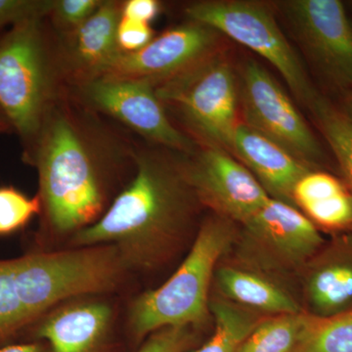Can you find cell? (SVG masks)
<instances>
[{
  "label": "cell",
  "mask_w": 352,
  "mask_h": 352,
  "mask_svg": "<svg viewBox=\"0 0 352 352\" xmlns=\"http://www.w3.org/2000/svg\"><path fill=\"white\" fill-rule=\"evenodd\" d=\"M200 208L184 161L135 152L131 182L94 226L69 239V245H113L127 271L159 270L193 243Z\"/></svg>",
  "instance_id": "6da1fadb"
},
{
  "label": "cell",
  "mask_w": 352,
  "mask_h": 352,
  "mask_svg": "<svg viewBox=\"0 0 352 352\" xmlns=\"http://www.w3.org/2000/svg\"><path fill=\"white\" fill-rule=\"evenodd\" d=\"M62 95L53 102L25 159L38 170L46 228L71 239L105 214L124 155L119 143L82 113V104L78 111V104Z\"/></svg>",
  "instance_id": "7a4b0ae2"
},
{
  "label": "cell",
  "mask_w": 352,
  "mask_h": 352,
  "mask_svg": "<svg viewBox=\"0 0 352 352\" xmlns=\"http://www.w3.org/2000/svg\"><path fill=\"white\" fill-rule=\"evenodd\" d=\"M126 272L108 245L0 259V349L58 305L116 291Z\"/></svg>",
  "instance_id": "3957f363"
},
{
  "label": "cell",
  "mask_w": 352,
  "mask_h": 352,
  "mask_svg": "<svg viewBox=\"0 0 352 352\" xmlns=\"http://www.w3.org/2000/svg\"><path fill=\"white\" fill-rule=\"evenodd\" d=\"M239 226L214 214L199 226L186 256L163 285L136 296L127 310V331L139 346L151 333L168 327L212 326L210 302L214 271L230 252Z\"/></svg>",
  "instance_id": "277c9868"
},
{
  "label": "cell",
  "mask_w": 352,
  "mask_h": 352,
  "mask_svg": "<svg viewBox=\"0 0 352 352\" xmlns=\"http://www.w3.org/2000/svg\"><path fill=\"white\" fill-rule=\"evenodd\" d=\"M62 76L43 20L14 25L0 34V109L19 134L25 155L36 144L60 92Z\"/></svg>",
  "instance_id": "5b68a950"
},
{
  "label": "cell",
  "mask_w": 352,
  "mask_h": 352,
  "mask_svg": "<svg viewBox=\"0 0 352 352\" xmlns=\"http://www.w3.org/2000/svg\"><path fill=\"white\" fill-rule=\"evenodd\" d=\"M155 87L164 108H173L204 147L219 148L231 154L241 124L239 82L223 52L217 51Z\"/></svg>",
  "instance_id": "8992f818"
},
{
  "label": "cell",
  "mask_w": 352,
  "mask_h": 352,
  "mask_svg": "<svg viewBox=\"0 0 352 352\" xmlns=\"http://www.w3.org/2000/svg\"><path fill=\"white\" fill-rule=\"evenodd\" d=\"M322 233L300 210L270 199L239 226L226 258L298 289L305 264L324 244Z\"/></svg>",
  "instance_id": "52a82bcc"
},
{
  "label": "cell",
  "mask_w": 352,
  "mask_h": 352,
  "mask_svg": "<svg viewBox=\"0 0 352 352\" xmlns=\"http://www.w3.org/2000/svg\"><path fill=\"white\" fill-rule=\"evenodd\" d=\"M185 13L190 21L208 25L263 57L307 109L319 94L267 4L252 0H204L188 4Z\"/></svg>",
  "instance_id": "ba28073f"
},
{
  "label": "cell",
  "mask_w": 352,
  "mask_h": 352,
  "mask_svg": "<svg viewBox=\"0 0 352 352\" xmlns=\"http://www.w3.org/2000/svg\"><path fill=\"white\" fill-rule=\"evenodd\" d=\"M241 122L293 155L312 170L325 161L318 139L282 85L256 60L238 74Z\"/></svg>",
  "instance_id": "9c48e42d"
},
{
  "label": "cell",
  "mask_w": 352,
  "mask_h": 352,
  "mask_svg": "<svg viewBox=\"0 0 352 352\" xmlns=\"http://www.w3.org/2000/svg\"><path fill=\"white\" fill-rule=\"evenodd\" d=\"M74 87L78 101L90 110L119 120L170 151L183 155L195 151L194 141L173 126L153 83L100 76Z\"/></svg>",
  "instance_id": "30bf717a"
},
{
  "label": "cell",
  "mask_w": 352,
  "mask_h": 352,
  "mask_svg": "<svg viewBox=\"0 0 352 352\" xmlns=\"http://www.w3.org/2000/svg\"><path fill=\"white\" fill-rule=\"evenodd\" d=\"M298 43L329 82L352 90V25L339 0H288L279 4Z\"/></svg>",
  "instance_id": "8fae6325"
},
{
  "label": "cell",
  "mask_w": 352,
  "mask_h": 352,
  "mask_svg": "<svg viewBox=\"0 0 352 352\" xmlns=\"http://www.w3.org/2000/svg\"><path fill=\"white\" fill-rule=\"evenodd\" d=\"M184 160L185 170L201 207L242 226L270 200L251 171L223 149L204 147Z\"/></svg>",
  "instance_id": "7c38bea8"
},
{
  "label": "cell",
  "mask_w": 352,
  "mask_h": 352,
  "mask_svg": "<svg viewBox=\"0 0 352 352\" xmlns=\"http://www.w3.org/2000/svg\"><path fill=\"white\" fill-rule=\"evenodd\" d=\"M220 36L208 25L189 21L153 38L142 50L120 53L101 76L146 80L157 87L219 51Z\"/></svg>",
  "instance_id": "4fadbf2b"
},
{
  "label": "cell",
  "mask_w": 352,
  "mask_h": 352,
  "mask_svg": "<svg viewBox=\"0 0 352 352\" xmlns=\"http://www.w3.org/2000/svg\"><path fill=\"white\" fill-rule=\"evenodd\" d=\"M97 296L53 308L34 325L32 340L45 342L50 352H115L113 308Z\"/></svg>",
  "instance_id": "5bb4252c"
},
{
  "label": "cell",
  "mask_w": 352,
  "mask_h": 352,
  "mask_svg": "<svg viewBox=\"0 0 352 352\" xmlns=\"http://www.w3.org/2000/svg\"><path fill=\"white\" fill-rule=\"evenodd\" d=\"M303 311L331 317L352 311V233L326 240L298 280Z\"/></svg>",
  "instance_id": "9a60e30c"
},
{
  "label": "cell",
  "mask_w": 352,
  "mask_h": 352,
  "mask_svg": "<svg viewBox=\"0 0 352 352\" xmlns=\"http://www.w3.org/2000/svg\"><path fill=\"white\" fill-rule=\"evenodd\" d=\"M122 3L103 1L75 31L63 34L57 50L63 78L76 85L99 78L120 53L117 41Z\"/></svg>",
  "instance_id": "2e32d148"
},
{
  "label": "cell",
  "mask_w": 352,
  "mask_h": 352,
  "mask_svg": "<svg viewBox=\"0 0 352 352\" xmlns=\"http://www.w3.org/2000/svg\"><path fill=\"white\" fill-rule=\"evenodd\" d=\"M212 295L263 316L303 311L298 289L226 258L214 271Z\"/></svg>",
  "instance_id": "e0dca14e"
},
{
  "label": "cell",
  "mask_w": 352,
  "mask_h": 352,
  "mask_svg": "<svg viewBox=\"0 0 352 352\" xmlns=\"http://www.w3.org/2000/svg\"><path fill=\"white\" fill-rule=\"evenodd\" d=\"M231 154L251 171L271 199L296 207L294 189L312 168L243 122L235 132Z\"/></svg>",
  "instance_id": "ac0fdd59"
},
{
  "label": "cell",
  "mask_w": 352,
  "mask_h": 352,
  "mask_svg": "<svg viewBox=\"0 0 352 352\" xmlns=\"http://www.w3.org/2000/svg\"><path fill=\"white\" fill-rule=\"evenodd\" d=\"M293 200L321 233H352V196L342 178L322 170L308 171L296 183Z\"/></svg>",
  "instance_id": "d6986e66"
},
{
  "label": "cell",
  "mask_w": 352,
  "mask_h": 352,
  "mask_svg": "<svg viewBox=\"0 0 352 352\" xmlns=\"http://www.w3.org/2000/svg\"><path fill=\"white\" fill-rule=\"evenodd\" d=\"M210 309L212 336L190 352H238L245 338L268 317L214 295L210 296Z\"/></svg>",
  "instance_id": "ffe728a7"
},
{
  "label": "cell",
  "mask_w": 352,
  "mask_h": 352,
  "mask_svg": "<svg viewBox=\"0 0 352 352\" xmlns=\"http://www.w3.org/2000/svg\"><path fill=\"white\" fill-rule=\"evenodd\" d=\"M308 110L339 164L340 175L352 196V122L320 94Z\"/></svg>",
  "instance_id": "44dd1931"
},
{
  "label": "cell",
  "mask_w": 352,
  "mask_h": 352,
  "mask_svg": "<svg viewBox=\"0 0 352 352\" xmlns=\"http://www.w3.org/2000/svg\"><path fill=\"white\" fill-rule=\"evenodd\" d=\"M292 352H352V311L331 317L307 314Z\"/></svg>",
  "instance_id": "7402d4cb"
},
{
  "label": "cell",
  "mask_w": 352,
  "mask_h": 352,
  "mask_svg": "<svg viewBox=\"0 0 352 352\" xmlns=\"http://www.w3.org/2000/svg\"><path fill=\"white\" fill-rule=\"evenodd\" d=\"M305 318V311L265 317L245 338L238 352H292Z\"/></svg>",
  "instance_id": "603a6c76"
},
{
  "label": "cell",
  "mask_w": 352,
  "mask_h": 352,
  "mask_svg": "<svg viewBox=\"0 0 352 352\" xmlns=\"http://www.w3.org/2000/svg\"><path fill=\"white\" fill-rule=\"evenodd\" d=\"M41 210L38 195L29 197L15 187L0 186V236L22 230Z\"/></svg>",
  "instance_id": "cb8c5ba5"
},
{
  "label": "cell",
  "mask_w": 352,
  "mask_h": 352,
  "mask_svg": "<svg viewBox=\"0 0 352 352\" xmlns=\"http://www.w3.org/2000/svg\"><path fill=\"white\" fill-rule=\"evenodd\" d=\"M200 331L192 327H168L151 333L135 352H190L201 344Z\"/></svg>",
  "instance_id": "d4e9b609"
},
{
  "label": "cell",
  "mask_w": 352,
  "mask_h": 352,
  "mask_svg": "<svg viewBox=\"0 0 352 352\" xmlns=\"http://www.w3.org/2000/svg\"><path fill=\"white\" fill-rule=\"evenodd\" d=\"M103 0H55L50 18L61 34L75 31L89 19Z\"/></svg>",
  "instance_id": "484cf974"
},
{
  "label": "cell",
  "mask_w": 352,
  "mask_h": 352,
  "mask_svg": "<svg viewBox=\"0 0 352 352\" xmlns=\"http://www.w3.org/2000/svg\"><path fill=\"white\" fill-rule=\"evenodd\" d=\"M55 0H0V30L50 17Z\"/></svg>",
  "instance_id": "4316f807"
},
{
  "label": "cell",
  "mask_w": 352,
  "mask_h": 352,
  "mask_svg": "<svg viewBox=\"0 0 352 352\" xmlns=\"http://www.w3.org/2000/svg\"><path fill=\"white\" fill-rule=\"evenodd\" d=\"M153 38L154 32L150 24L120 17L117 41L122 52L131 53L142 50Z\"/></svg>",
  "instance_id": "83f0119b"
},
{
  "label": "cell",
  "mask_w": 352,
  "mask_h": 352,
  "mask_svg": "<svg viewBox=\"0 0 352 352\" xmlns=\"http://www.w3.org/2000/svg\"><path fill=\"white\" fill-rule=\"evenodd\" d=\"M161 12V3L157 0H129L122 7V17L150 24Z\"/></svg>",
  "instance_id": "f1b7e54d"
},
{
  "label": "cell",
  "mask_w": 352,
  "mask_h": 352,
  "mask_svg": "<svg viewBox=\"0 0 352 352\" xmlns=\"http://www.w3.org/2000/svg\"><path fill=\"white\" fill-rule=\"evenodd\" d=\"M0 352H50L47 344L41 340L10 344L1 347Z\"/></svg>",
  "instance_id": "f546056e"
},
{
  "label": "cell",
  "mask_w": 352,
  "mask_h": 352,
  "mask_svg": "<svg viewBox=\"0 0 352 352\" xmlns=\"http://www.w3.org/2000/svg\"><path fill=\"white\" fill-rule=\"evenodd\" d=\"M342 112L352 122V90L347 92L346 98H344V106H342Z\"/></svg>",
  "instance_id": "4dcf8cb0"
},
{
  "label": "cell",
  "mask_w": 352,
  "mask_h": 352,
  "mask_svg": "<svg viewBox=\"0 0 352 352\" xmlns=\"http://www.w3.org/2000/svg\"><path fill=\"white\" fill-rule=\"evenodd\" d=\"M11 131H14L13 127L7 119L6 113L0 109V134L9 133Z\"/></svg>",
  "instance_id": "1f68e13d"
}]
</instances>
